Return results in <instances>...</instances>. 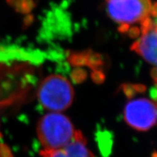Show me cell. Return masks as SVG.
<instances>
[{
	"instance_id": "obj_5",
	"label": "cell",
	"mask_w": 157,
	"mask_h": 157,
	"mask_svg": "<svg viewBox=\"0 0 157 157\" xmlns=\"http://www.w3.org/2000/svg\"><path fill=\"white\" fill-rule=\"evenodd\" d=\"M42 157H94L87 147V141L79 130H76L74 138L66 146L58 149H43Z\"/></svg>"
},
{
	"instance_id": "obj_16",
	"label": "cell",
	"mask_w": 157,
	"mask_h": 157,
	"mask_svg": "<svg viewBox=\"0 0 157 157\" xmlns=\"http://www.w3.org/2000/svg\"><path fill=\"white\" fill-rule=\"evenodd\" d=\"M151 16L153 17H154V20H156L157 21V2L151 6Z\"/></svg>"
},
{
	"instance_id": "obj_17",
	"label": "cell",
	"mask_w": 157,
	"mask_h": 157,
	"mask_svg": "<svg viewBox=\"0 0 157 157\" xmlns=\"http://www.w3.org/2000/svg\"><path fill=\"white\" fill-rule=\"evenodd\" d=\"M7 1V3L10 6L14 7L15 6V4L17 2V0H6Z\"/></svg>"
},
{
	"instance_id": "obj_15",
	"label": "cell",
	"mask_w": 157,
	"mask_h": 157,
	"mask_svg": "<svg viewBox=\"0 0 157 157\" xmlns=\"http://www.w3.org/2000/svg\"><path fill=\"white\" fill-rule=\"evenodd\" d=\"M155 65H156V67L153 68L151 71V77L155 83V87L157 89V62Z\"/></svg>"
},
{
	"instance_id": "obj_1",
	"label": "cell",
	"mask_w": 157,
	"mask_h": 157,
	"mask_svg": "<svg viewBox=\"0 0 157 157\" xmlns=\"http://www.w3.org/2000/svg\"><path fill=\"white\" fill-rule=\"evenodd\" d=\"M71 121L60 112L46 113L37 124L36 132L44 149H58L66 146L76 133Z\"/></svg>"
},
{
	"instance_id": "obj_12",
	"label": "cell",
	"mask_w": 157,
	"mask_h": 157,
	"mask_svg": "<svg viewBox=\"0 0 157 157\" xmlns=\"http://www.w3.org/2000/svg\"><path fill=\"white\" fill-rule=\"evenodd\" d=\"M91 77L93 82L98 84L103 83L105 81V74L103 73V71L101 70L93 71L91 73Z\"/></svg>"
},
{
	"instance_id": "obj_4",
	"label": "cell",
	"mask_w": 157,
	"mask_h": 157,
	"mask_svg": "<svg viewBox=\"0 0 157 157\" xmlns=\"http://www.w3.org/2000/svg\"><path fill=\"white\" fill-rule=\"evenodd\" d=\"M129 101L124 108V120L129 127L137 131L151 129L157 124V104L148 98Z\"/></svg>"
},
{
	"instance_id": "obj_9",
	"label": "cell",
	"mask_w": 157,
	"mask_h": 157,
	"mask_svg": "<svg viewBox=\"0 0 157 157\" xmlns=\"http://www.w3.org/2000/svg\"><path fill=\"white\" fill-rule=\"evenodd\" d=\"M145 90H146V87L141 84H124L122 85L123 93L128 98V99L132 98L137 93H143Z\"/></svg>"
},
{
	"instance_id": "obj_7",
	"label": "cell",
	"mask_w": 157,
	"mask_h": 157,
	"mask_svg": "<svg viewBox=\"0 0 157 157\" xmlns=\"http://www.w3.org/2000/svg\"><path fill=\"white\" fill-rule=\"evenodd\" d=\"M105 58L101 54L94 52L91 50H88L87 63L88 68H90L92 71H103V68L105 67Z\"/></svg>"
},
{
	"instance_id": "obj_3",
	"label": "cell",
	"mask_w": 157,
	"mask_h": 157,
	"mask_svg": "<svg viewBox=\"0 0 157 157\" xmlns=\"http://www.w3.org/2000/svg\"><path fill=\"white\" fill-rule=\"evenodd\" d=\"M109 16L120 25L141 23L150 17L151 0H105Z\"/></svg>"
},
{
	"instance_id": "obj_8",
	"label": "cell",
	"mask_w": 157,
	"mask_h": 157,
	"mask_svg": "<svg viewBox=\"0 0 157 157\" xmlns=\"http://www.w3.org/2000/svg\"><path fill=\"white\" fill-rule=\"evenodd\" d=\"M88 50L81 52H70L68 53L67 60L69 63L76 67L87 66Z\"/></svg>"
},
{
	"instance_id": "obj_13",
	"label": "cell",
	"mask_w": 157,
	"mask_h": 157,
	"mask_svg": "<svg viewBox=\"0 0 157 157\" xmlns=\"http://www.w3.org/2000/svg\"><path fill=\"white\" fill-rule=\"evenodd\" d=\"M127 35L131 38H137V37L140 36L141 35V31L140 27H129L128 31L127 32Z\"/></svg>"
},
{
	"instance_id": "obj_11",
	"label": "cell",
	"mask_w": 157,
	"mask_h": 157,
	"mask_svg": "<svg viewBox=\"0 0 157 157\" xmlns=\"http://www.w3.org/2000/svg\"><path fill=\"white\" fill-rule=\"evenodd\" d=\"M87 76V71L80 67L75 68L71 73V78L72 81L75 82V83H81V82L85 81Z\"/></svg>"
},
{
	"instance_id": "obj_19",
	"label": "cell",
	"mask_w": 157,
	"mask_h": 157,
	"mask_svg": "<svg viewBox=\"0 0 157 157\" xmlns=\"http://www.w3.org/2000/svg\"><path fill=\"white\" fill-rule=\"evenodd\" d=\"M156 104H157V103H156Z\"/></svg>"
},
{
	"instance_id": "obj_18",
	"label": "cell",
	"mask_w": 157,
	"mask_h": 157,
	"mask_svg": "<svg viewBox=\"0 0 157 157\" xmlns=\"http://www.w3.org/2000/svg\"><path fill=\"white\" fill-rule=\"evenodd\" d=\"M153 157H157V153H156V154H154V156H153Z\"/></svg>"
},
{
	"instance_id": "obj_14",
	"label": "cell",
	"mask_w": 157,
	"mask_h": 157,
	"mask_svg": "<svg viewBox=\"0 0 157 157\" xmlns=\"http://www.w3.org/2000/svg\"><path fill=\"white\" fill-rule=\"evenodd\" d=\"M34 15H28L23 20V27L24 29L28 28L31 23L34 22Z\"/></svg>"
},
{
	"instance_id": "obj_10",
	"label": "cell",
	"mask_w": 157,
	"mask_h": 157,
	"mask_svg": "<svg viewBox=\"0 0 157 157\" xmlns=\"http://www.w3.org/2000/svg\"><path fill=\"white\" fill-rule=\"evenodd\" d=\"M36 7L34 0H17L15 9L16 12L22 14H29Z\"/></svg>"
},
{
	"instance_id": "obj_2",
	"label": "cell",
	"mask_w": 157,
	"mask_h": 157,
	"mask_svg": "<svg viewBox=\"0 0 157 157\" xmlns=\"http://www.w3.org/2000/svg\"><path fill=\"white\" fill-rule=\"evenodd\" d=\"M74 92L69 81L58 74L50 75L41 82L37 98L43 109L52 112H60L71 106Z\"/></svg>"
},
{
	"instance_id": "obj_6",
	"label": "cell",
	"mask_w": 157,
	"mask_h": 157,
	"mask_svg": "<svg viewBox=\"0 0 157 157\" xmlns=\"http://www.w3.org/2000/svg\"><path fill=\"white\" fill-rule=\"evenodd\" d=\"M131 50L144 58L147 62L156 64L157 62V23L148 30L143 32L140 39L133 43Z\"/></svg>"
}]
</instances>
